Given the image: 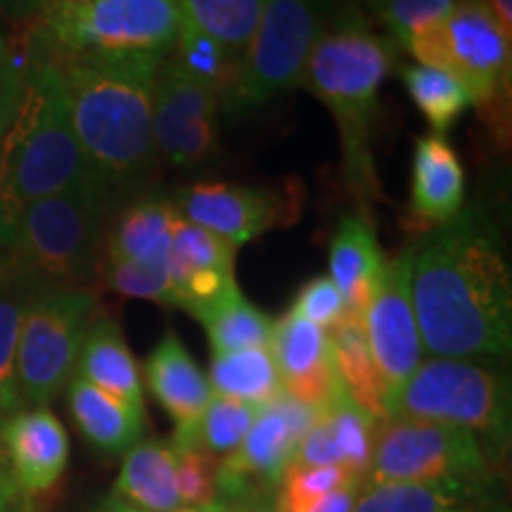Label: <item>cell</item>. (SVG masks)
I'll return each instance as SVG.
<instances>
[{
  "mask_svg": "<svg viewBox=\"0 0 512 512\" xmlns=\"http://www.w3.org/2000/svg\"><path fill=\"white\" fill-rule=\"evenodd\" d=\"M411 302L422 349L432 358L508 361L512 273L489 209H460L413 242Z\"/></svg>",
  "mask_w": 512,
  "mask_h": 512,
  "instance_id": "6da1fadb",
  "label": "cell"
},
{
  "mask_svg": "<svg viewBox=\"0 0 512 512\" xmlns=\"http://www.w3.org/2000/svg\"><path fill=\"white\" fill-rule=\"evenodd\" d=\"M46 53L60 74L83 157L117 211L121 204L145 195L157 169L152 93L164 57Z\"/></svg>",
  "mask_w": 512,
  "mask_h": 512,
  "instance_id": "7a4b0ae2",
  "label": "cell"
},
{
  "mask_svg": "<svg viewBox=\"0 0 512 512\" xmlns=\"http://www.w3.org/2000/svg\"><path fill=\"white\" fill-rule=\"evenodd\" d=\"M81 188L98 183L74 136L53 57L29 36L22 88L0 143V252L29 204Z\"/></svg>",
  "mask_w": 512,
  "mask_h": 512,
  "instance_id": "3957f363",
  "label": "cell"
},
{
  "mask_svg": "<svg viewBox=\"0 0 512 512\" xmlns=\"http://www.w3.org/2000/svg\"><path fill=\"white\" fill-rule=\"evenodd\" d=\"M396 67V46L368 27L361 10H347L313 48L302 83L328 107L342 140L344 176L361 204L382 200L370 152V128L384 79Z\"/></svg>",
  "mask_w": 512,
  "mask_h": 512,
  "instance_id": "277c9868",
  "label": "cell"
},
{
  "mask_svg": "<svg viewBox=\"0 0 512 512\" xmlns=\"http://www.w3.org/2000/svg\"><path fill=\"white\" fill-rule=\"evenodd\" d=\"M114 214L98 188H81L29 204L3 259L34 290H91L102 266L105 230Z\"/></svg>",
  "mask_w": 512,
  "mask_h": 512,
  "instance_id": "5b68a950",
  "label": "cell"
},
{
  "mask_svg": "<svg viewBox=\"0 0 512 512\" xmlns=\"http://www.w3.org/2000/svg\"><path fill=\"white\" fill-rule=\"evenodd\" d=\"M394 418L470 432L503 470L512 441L510 377L496 363L430 356L401 389Z\"/></svg>",
  "mask_w": 512,
  "mask_h": 512,
  "instance_id": "8992f818",
  "label": "cell"
},
{
  "mask_svg": "<svg viewBox=\"0 0 512 512\" xmlns=\"http://www.w3.org/2000/svg\"><path fill=\"white\" fill-rule=\"evenodd\" d=\"M403 48L418 64L456 76L498 140H508L512 36L486 5L458 0L444 19L408 38Z\"/></svg>",
  "mask_w": 512,
  "mask_h": 512,
  "instance_id": "52a82bcc",
  "label": "cell"
},
{
  "mask_svg": "<svg viewBox=\"0 0 512 512\" xmlns=\"http://www.w3.org/2000/svg\"><path fill=\"white\" fill-rule=\"evenodd\" d=\"M347 10L337 0H268L235 79L219 100L226 117L245 119L302 83L316 43Z\"/></svg>",
  "mask_w": 512,
  "mask_h": 512,
  "instance_id": "ba28073f",
  "label": "cell"
},
{
  "mask_svg": "<svg viewBox=\"0 0 512 512\" xmlns=\"http://www.w3.org/2000/svg\"><path fill=\"white\" fill-rule=\"evenodd\" d=\"M178 27V0H53L29 36L55 55L166 57Z\"/></svg>",
  "mask_w": 512,
  "mask_h": 512,
  "instance_id": "9c48e42d",
  "label": "cell"
},
{
  "mask_svg": "<svg viewBox=\"0 0 512 512\" xmlns=\"http://www.w3.org/2000/svg\"><path fill=\"white\" fill-rule=\"evenodd\" d=\"M98 299L93 290L46 287L31 294L17 344L24 408H48L76 373Z\"/></svg>",
  "mask_w": 512,
  "mask_h": 512,
  "instance_id": "30bf717a",
  "label": "cell"
},
{
  "mask_svg": "<svg viewBox=\"0 0 512 512\" xmlns=\"http://www.w3.org/2000/svg\"><path fill=\"white\" fill-rule=\"evenodd\" d=\"M387 482H501L470 432L427 420L392 418L377 427L363 486Z\"/></svg>",
  "mask_w": 512,
  "mask_h": 512,
  "instance_id": "8fae6325",
  "label": "cell"
},
{
  "mask_svg": "<svg viewBox=\"0 0 512 512\" xmlns=\"http://www.w3.org/2000/svg\"><path fill=\"white\" fill-rule=\"evenodd\" d=\"M174 219L171 200L150 192L114 211L105 230L100 266V278L110 290L131 299L174 306L169 271Z\"/></svg>",
  "mask_w": 512,
  "mask_h": 512,
  "instance_id": "7c38bea8",
  "label": "cell"
},
{
  "mask_svg": "<svg viewBox=\"0 0 512 512\" xmlns=\"http://www.w3.org/2000/svg\"><path fill=\"white\" fill-rule=\"evenodd\" d=\"M171 204L183 219L219 235L235 249L275 228L297 223L304 209L299 181L275 185L195 183L181 188Z\"/></svg>",
  "mask_w": 512,
  "mask_h": 512,
  "instance_id": "4fadbf2b",
  "label": "cell"
},
{
  "mask_svg": "<svg viewBox=\"0 0 512 512\" xmlns=\"http://www.w3.org/2000/svg\"><path fill=\"white\" fill-rule=\"evenodd\" d=\"M152 131L157 155L174 169L197 171L219 152V95L185 72L171 53L157 67Z\"/></svg>",
  "mask_w": 512,
  "mask_h": 512,
  "instance_id": "5bb4252c",
  "label": "cell"
},
{
  "mask_svg": "<svg viewBox=\"0 0 512 512\" xmlns=\"http://www.w3.org/2000/svg\"><path fill=\"white\" fill-rule=\"evenodd\" d=\"M363 332L394 418L401 389L425 361L411 302V245L387 259L380 285L363 311Z\"/></svg>",
  "mask_w": 512,
  "mask_h": 512,
  "instance_id": "9a60e30c",
  "label": "cell"
},
{
  "mask_svg": "<svg viewBox=\"0 0 512 512\" xmlns=\"http://www.w3.org/2000/svg\"><path fill=\"white\" fill-rule=\"evenodd\" d=\"M316 418L313 408L287 394L261 406L238 451L221 458L219 498L275 494L294 448Z\"/></svg>",
  "mask_w": 512,
  "mask_h": 512,
  "instance_id": "2e32d148",
  "label": "cell"
},
{
  "mask_svg": "<svg viewBox=\"0 0 512 512\" xmlns=\"http://www.w3.org/2000/svg\"><path fill=\"white\" fill-rule=\"evenodd\" d=\"M268 351L278 368L283 394L292 396L294 401L323 413L347 399L332 356L328 330L287 311L280 320H273Z\"/></svg>",
  "mask_w": 512,
  "mask_h": 512,
  "instance_id": "e0dca14e",
  "label": "cell"
},
{
  "mask_svg": "<svg viewBox=\"0 0 512 512\" xmlns=\"http://www.w3.org/2000/svg\"><path fill=\"white\" fill-rule=\"evenodd\" d=\"M235 249L176 211L174 230H171V290H174L176 309L190 316L207 309L230 290L238 287L235 280Z\"/></svg>",
  "mask_w": 512,
  "mask_h": 512,
  "instance_id": "ac0fdd59",
  "label": "cell"
},
{
  "mask_svg": "<svg viewBox=\"0 0 512 512\" xmlns=\"http://www.w3.org/2000/svg\"><path fill=\"white\" fill-rule=\"evenodd\" d=\"M0 446L8 456L12 482L27 494L55 489L69 463V437L50 408H22L3 422Z\"/></svg>",
  "mask_w": 512,
  "mask_h": 512,
  "instance_id": "d6986e66",
  "label": "cell"
},
{
  "mask_svg": "<svg viewBox=\"0 0 512 512\" xmlns=\"http://www.w3.org/2000/svg\"><path fill=\"white\" fill-rule=\"evenodd\" d=\"M145 382L159 406L176 422L171 446H192V434L214 392L174 330L166 332L147 356Z\"/></svg>",
  "mask_w": 512,
  "mask_h": 512,
  "instance_id": "ffe728a7",
  "label": "cell"
},
{
  "mask_svg": "<svg viewBox=\"0 0 512 512\" xmlns=\"http://www.w3.org/2000/svg\"><path fill=\"white\" fill-rule=\"evenodd\" d=\"M384 268L387 256L377 240L373 221L363 211L344 214L332 233L328 278L342 294L349 313L363 316Z\"/></svg>",
  "mask_w": 512,
  "mask_h": 512,
  "instance_id": "44dd1931",
  "label": "cell"
},
{
  "mask_svg": "<svg viewBox=\"0 0 512 512\" xmlns=\"http://www.w3.org/2000/svg\"><path fill=\"white\" fill-rule=\"evenodd\" d=\"M465 204L463 164L444 136H422L413 150L411 216L427 230L451 221Z\"/></svg>",
  "mask_w": 512,
  "mask_h": 512,
  "instance_id": "7402d4cb",
  "label": "cell"
},
{
  "mask_svg": "<svg viewBox=\"0 0 512 512\" xmlns=\"http://www.w3.org/2000/svg\"><path fill=\"white\" fill-rule=\"evenodd\" d=\"M74 375L126 401L128 406L145 411L143 375L114 318L98 316L91 320Z\"/></svg>",
  "mask_w": 512,
  "mask_h": 512,
  "instance_id": "603a6c76",
  "label": "cell"
},
{
  "mask_svg": "<svg viewBox=\"0 0 512 512\" xmlns=\"http://www.w3.org/2000/svg\"><path fill=\"white\" fill-rule=\"evenodd\" d=\"M67 401L83 439L107 456H126L145 439V411L128 406L81 377L74 375L69 380Z\"/></svg>",
  "mask_w": 512,
  "mask_h": 512,
  "instance_id": "cb8c5ba5",
  "label": "cell"
},
{
  "mask_svg": "<svg viewBox=\"0 0 512 512\" xmlns=\"http://www.w3.org/2000/svg\"><path fill=\"white\" fill-rule=\"evenodd\" d=\"M110 496L140 512H176L183 508L176 482V453L171 441L143 439L124 456Z\"/></svg>",
  "mask_w": 512,
  "mask_h": 512,
  "instance_id": "d4e9b609",
  "label": "cell"
},
{
  "mask_svg": "<svg viewBox=\"0 0 512 512\" xmlns=\"http://www.w3.org/2000/svg\"><path fill=\"white\" fill-rule=\"evenodd\" d=\"M494 498L498 482H387L363 486L354 512H456Z\"/></svg>",
  "mask_w": 512,
  "mask_h": 512,
  "instance_id": "484cf974",
  "label": "cell"
},
{
  "mask_svg": "<svg viewBox=\"0 0 512 512\" xmlns=\"http://www.w3.org/2000/svg\"><path fill=\"white\" fill-rule=\"evenodd\" d=\"M328 337L339 380H342L349 399L380 425L392 420L382 377L377 373L366 342V332H363V316L344 311L342 318L328 330Z\"/></svg>",
  "mask_w": 512,
  "mask_h": 512,
  "instance_id": "4316f807",
  "label": "cell"
},
{
  "mask_svg": "<svg viewBox=\"0 0 512 512\" xmlns=\"http://www.w3.org/2000/svg\"><path fill=\"white\" fill-rule=\"evenodd\" d=\"M207 380L214 396H226L256 408L283 394L278 368L268 347L211 354Z\"/></svg>",
  "mask_w": 512,
  "mask_h": 512,
  "instance_id": "83f0119b",
  "label": "cell"
},
{
  "mask_svg": "<svg viewBox=\"0 0 512 512\" xmlns=\"http://www.w3.org/2000/svg\"><path fill=\"white\" fill-rule=\"evenodd\" d=\"M207 330L211 354L268 347L273 318L242 294L240 285L195 316Z\"/></svg>",
  "mask_w": 512,
  "mask_h": 512,
  "instance_id": "f1b7e54d",
  "label": "cell"
},
{
  "mask_svg": "<svg viewBox=\"0 0 512 512\" xmlns=\"http://www.w3.org/2000/svg\"><path fill=\"white\" fill-rule=\"evenodd\" d=\"M36 290L5 264L0 254V415L22 411L24 401L17 380V344L22 316Z\"/></svg>",
  "mask_w": 512,
  "mask_h": 512,
  "instance_id": "f546056e",
  "label": "cell"
},
{
  "mask_svg": "<svg viewBox=\"0 0 512 512\" xmlns=\"http://www.w3.org/2000/svg\"><path fill=\"white\" fill-rule=\"evenodd\" d=\"M268 0H178L185 22L219 41L240 62L259 29Z\"/></svg>",
  "mask_w": 512,
  "mask_h": 512,
  "instance_id": "4dcf8cb0",
  "label": "cell"
},
{
  "mask_svg": "<svg viewBox=\"0 0 512 512\" xmlns=\"http://www.w3.org/2000/svg\"><path fill=\"white\" fill-rule=\"evenodd\" d=\"M401 79L411 95L413 105L434 128L437 136H444L448 128L472 107L470 93L456 76L425 64H406L401 67Z\"/></svg>",
  "mask_w": 512,
  "mask_h": 512,
  "instance_id": "1f68e13d",
  "label": "cell"
},
{
  "mask_svg": "<svg viewBox=\"0 0 512 512\" xmlns=\"http://www.w3.org/2000/svg\"><path fill=\"white\" fill-rule=\"evenodd\" d=\"M171 57L181 64V67L190 76H195L197 81H202L204 86H209L216 95L228 91V86L235 79L238 72V60L221 46L219 41H214L209 34H204L202 29H197L195 24L185 22L181 17V27H178L174 50Z\"/></svg>",
  "mask_w": 512,
  "mask_h": 512,
  "instance_id": "d6a6232c",
  "label": "cell"
},
{
  "mask_svg": "<svg viewBox=\"0 0 512 512\" xmlns=\"http://www.w3.org/2000/svg\"><path fill=\"white\" fill-rule=\"evenodd\" d=\"M320 418L328 425L344 470H349L351 475L366 482L380 422L370 418L366 411H361L349 396L320 413Z\"/></svg>",
  "mask_w": 512,
  "mask_h": 512,
  "instance_id": "836d02e7",
  "label": "cell"
},
{
  "mask_svg": "<svg viewBox=\"0 0 512 512\" xmlns=\"http://www.w3.org/2000/svg\"><path fill=\"white\" fill-rule=\"evenodd\" d=\"M256 413H259V408L249 406V403L214 396L209 406L204 408L200 422H197L192 446L202 448L216 458L230 456L245 441L249 427L256 420Z\"/></svg>",
  "mask_w": 512,
  "mask_h": 512,
  "instance_id": "e575fe53",
  "label": "cell"
},
{
  "mask_svg": "<svg viewBox=\"0 0 512 512\" xmlns=\"http://www.w3.org/2000/svg\"><path fill=\"white\" fill-rule=\"evenodd\" d=\"M176 482L183 508H204L219 501L221 458L197 446H174Z\"/></svg>",
  "mask_w": 512,
  "mask_h": 512,
  "instance_id": "d590c367",
  "label": "cell"
},
{
  "mask_svg": "<svg viewBox=\"0 0 512 512\" xmlns=\"http://www.w3.org/2000/svg\"><path fill=\"white\" fill-rule=\"evenodd\" d=\"M456 3L458 0H373L368 12L392 31L399 46H406L408 38L444 19Z\"/></svg>",
  "mask_w": 512,
  "mask_h": 512,
  "instance_id": "8d00e7d4",
  "label": "cell"
},
{
  "mask_svg": "<svg viewBox=\"0 0 512 512\" xmlns=\"http://www.w3.org/2000/svg\"><path fill=\"white\" fill-rule=\"evenodd\" d=\"M344 311H347V306H344L342 294H339L328 275H316V278L302 285V290L294 294L290 306V313H294V316L309 320V323L323 330H330L342 318Z\"/></svg>",
  "mask_w": 512,
  "mask_h": 512,
  "instance_id": "74e56055",
  "label": "cell"
},
{
  "mask_svg": "<svg viewBox=\"0 0 512 512\" xmlns=\"http://www.w3.org/2000/svg\"><path fill=\"white\" fill-rule=\"evenodd\" d=\"M22 69L24 53H15L10 48L0 55V143H3L12 112H15L19 88H22Z\"/></svg>",
  "mask_w": 512,
  "mask_h": 512,
  "instance_id": "f35d334b",
  "label": "cell"
},
{
  "mask_svg": "<svg viewBox=\"0 0 512 512\" xmlns=\"http://www.w3.org/2000/svg\"><path fill=\"white\" fill-rule=\"evenodd\" d=\"M53 0H0V22L10 27H34Z\"/></svg>",
  "mask_w": 512,
  "mask_h": 512,
  "instance_id": "ab89813d",
  "label": "cell"
},
{
  "mask_svg": "<svg viewBox=\"0 0 512 512\" xmlns=\"http://www.w3.org/2000/svg\"><path fill=\"white\" fill-rule=\"evenodd\" d=\"M361 489V482H349L335 491H330V494L313 498L309 505H304L302 512H354L356 498L361 494Z\"/></svg>",
  "mask_w": 512,
  "mask_h": 512,
  "instance_id": "60d3db41",
  "label": "cell"
},
{
  "mask_svg": "<svg viewBox=\"0 0 512 512\" xmlns=\"http://www.w3.org/2000/svg\"><path fill=\"white\" fill-rule=\"evenodd\" d=\"M275 494H252L240 498H219L221 512H275Z\"/></svg>",
  "mask_w": 512,
  "mask_h": 512,
  "instance_id": "b9f144b4",
  "label": "cell"
},
{
  "mask_svg": "<svg viewBox=\"0 0 512 512\" xmlns=\"http://www.w3.org/2000/svg\"><path fill=\"white\" fill-rule=\"evenodd\" d=\"M479 3L486 5V10L496 17L505 34L512 36V0H479Z\"/></svg>",
  "mask_w": 512,
  "mask_h": 512,
  "instance_id": "7bdbcfd3",
  "label": "cell"
},
{
  "mask_svg": "<svg viewBox=\"0 0 512 512\" xmlns=\"http://www.w3.org/2000/svg\"><path fill=\"white\" fill-rule=\"evenodd\" d=\"M15 491H19L12 477L0 470V512H17L15 510Z\"/></svg>",
  "mask_w": 512,
  "mask_h": 512,
  "instance_id": "ee69618b",
  "label": "cell"
},
{
  "mask_svg": "<svg viewBox=\"0 0 512 512\" xmlns=\"http://www.w3.org/2000/svg\"><path fill=\"white\" fill-rule=\"evenodd\" d=\"M86 512H140V510L133 508V505H128L126 501H121V498H114L107 494L98 505H93V508Z\"/></svg>",
  "mask_w": 512,
  "mask_h": 512,
  "instance_id": "f6af8a7d",
  "label": "cell"
},
{
  "mask_svg": "<svg viewBox=\"0 0 512 512\" xmlns=\"http://www.w3.org/2000/svg\"><path fill=\"white\" fill-rule=\"evenodd\" d=\"M505 501L503 498H494V501H484L475 505H465V508H458L456 512H498Z\"/></svg>",
  "mask_w": 512,
  "mask_h": 512,
  "instance_id": "bcb514c9",
  "label": "cell"
},
{
  "mask_svg": "<svg viewBox=\"0 0 512 512\" xmlns=\"http://www.w3.org/2000/svg\"><path fill=\"white\" fill-rule=\"evenodd\" d=\"M337 3L351 10H368V5L373 3V0H337Z\"/></svg>",
  "mask_w": 512,
  "mask_h": 512,
  "instance_id": "7dc6e473",
  "label": "cell"
},
{
  "mask_svg": "<svg viewBox=\"0 0 512 512\" xmlns=\"http://www.w3.org/2000/svg\"><path fill=\"white\" fill-rule=\"evenodd\" d=\"M176 512H221V501L211 503V505H204V508H181Z\"/></svg>",
  "mask_w": 512,
  "mask_h": 512,
  "instance_id": "c3c4849f",
  "label": "cell"
},
{
  "mask_svg": "<svg viewBox=\"0 0 512 512\" xmlns=\"http://www.w3.org/2000/svg\"><path fill=\"white\" fill-rule=\"evenodd\" d=\"M5 50H10V43L5 41V36H3V34H0V55H3Z\"/></svg>",
  "mask_w": 512,
  "mask_h": 512,
  "instance_id": "681fc988",
  "label": "cell"
},
{
  "mask_svg": "<svg viewBox=\"0 0 512 512\" xmlns=\"http://www.w3.org/2000/svg\"><path fill=\"white\" fill-rule=\"evenodd\" d=\"M498 512H510V508H508V503H503L501 508H498Z\"/></svg>",
  "mask_w": 512,
  "mask_h": 512,
  "instance_id": "f907efd6",
  "label": "cell"
},
{
  "mask_svg": "<svg viewBox=\"0 0 512 512\" xmlns=\"http://www.w3.org/2000/svg\"><path fill=\"white\" fill-rule=\"evenodd\" d=\"M0 430H3V415H0ZM0 448H3V446H0Z\"/></svg>",
  "mask_w": 512,
  "mask_h": 512,
  "instance_id": "816d5d0a",
  "label": "cell"
}]
</instances>
